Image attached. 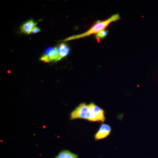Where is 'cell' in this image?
<instances>
[{
  "label": "cell",
  "instance_id": "6da1fadb",
  "mask_svg": "<svg viewBox=\"0 0 158 158\" xmlns=\"http://www.w3.org/2000/svg\"><path fill=\"white\" fill-rule=\"evenodd\" d=\"M121 19L120 15L118 13L113 15L112 16L107 19L103 21H98L94 24L90 29L82 34H77V35H73L70 36L63 40V41H68L70 40L81 39V38H85V37H88L93 34H98L99 32L106 30L108 26L110 25L111 23L117 21L118 20Z\"/></svg>",
  "mask_w": 158,
  "mask_h": 158
},
{
  "label": "cell",
  "instance_id": "7a4b0ae2",
  "mask_svg": "<svg viewBox=\"0 0 158 158\" xmlns=\"http://www.w3.org/2000/svg\"><path fill=\"white\" fill-rule=\"evenodd\" d=\"M89 108V116L88 120L90 122H102L106 120L104 111L94 103L88 104Z\"/></svg>",
  "mask_w": 158,
  "mask_h": 158
},
{
  "label": "cell",
  "instance_id": "3957f363",
  "mask_svg": "<svg viewBox=\"0 0 158 158\" xmlns=\"http://www.w3.org/2000/svg\"><path fill=\"white\" fill-rule=\"evenodd\" d=\"M89 108L88 105L85 103H82L79 105L71 113V119L83 118L88 120L89 116Z\"/></svg>",
  "mask_w": 158,
  "mask_h": 158
},
{
  "label": "cell",
  "instance_id": "277c9868",
  "mask_svg": "<svg viewBox=\"0 0 158 158\" xmlns=\"http://www.w3.org/2000/svg\"><path fill=\"white\" fill-rule=\"evenodd\" d=\"M59 56L56 48H48L45 50L44 53L40 58V61L46 63L52 62H58Z\"/></svg>",
  "mask_w": 158,
  "mask_h": 158
},
{
  "label": "cell",
  "instance_id": "5b68a950",
  "mask_svg": "<svg viewBox=\"0 0 158 158\" xmlns=\"http://www.w3.org/2000/svg\"><path fill=\"white\" fill-rule=\"evenodd\" d=\"M112 131V129L110 125L107 124H102L98 131L94 136L96 140H101L107 137Z\"/></svg>",
  "mask_w": 158,
  "mask_h": 158
},
{
  "label": "cell",
  "instance_id": "8992f818",
  "mask_svg": "<svg viewBox=\"0 0 158 158\" xmlns=\"http://www.w3.org/2000/svg\"><path fill=\"white\" fill-rule=\"evenodd\" d=\"M56 48L59 56L58 62L63 58L67 56L70 52V48L68 44L64 43L60 44Z\"/></svg>",
  "mask_w": 158,
  "mask_h": 158
},
{
  "label": "cell",
  "instance_id": "52a82bcc",
  "mask_svg": "<svg viewBox=\"0 0 158 158\" xmlns=\"http://www.w3.org/2000/svg\"><path fill=\"white\" fill-rule=\"evenodd\" d=\"M37 23L35 22L33 19L29 20L24 23L20 27V30L24 34H30L35 27H37Z\"/></svg>",
  "mask_w": 158,
  "mask_h": 158
},
{
  "label": "cell",
  "instance_id": "ba28073f",
  "mask_svg": "<svg viewBox=\"0 0 158 158\" xmlns=\"http://www.w3.org/2000/svg\"><path fill=\"white\" fill-rule=\"evenodd\" d=\"M56 158H78V156L69 151L63 150L59 153Z\"/></svg>",
  "mask_w": 158,
  "mask_h": 158
},
{
  "label": "cell",
  "instance_id": "9c48e42d",
  "mask_svg": "<svg viewBox=\"0 0 158 158\" xmlns=\"http://www.w3.org/2000/svg\"><path fill=\"white\" fill-rule=\"evenodd\" d=\"M108 33H109V31L107 30H104V31L99 32L98 34H95V38H96L98 41H99V40H101L104 39L105 37H106L108 35Z\"/></svg>",
  "mask_w": 158,
  "mask_h": 158
},
{
  "label": "cell",
  "instance_id": "30bf717a",
  "mask_svg": "<svg viewBox=\"0 0 158 158\" xmlns=\"http://www.w3.org/2000/svg\"><path fill=\"white\" fill-rule=\"evenodd\" d=\"M41 30L40 28L38 27H36L34 29V30L32 31V33L31 34H37V33H39L40 32Z\"/></svg>",
  "mask_w": 158,
  "mask_h": 158
}]
</instances>
